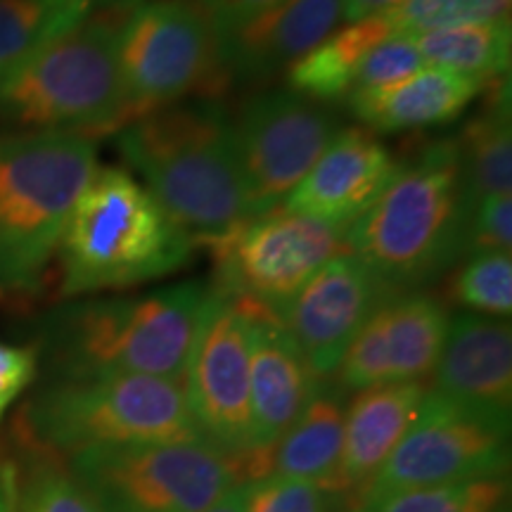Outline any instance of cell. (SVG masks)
I'll return each mask as SVG.
<instances>
[{"label": "cell", "instance_id": "cell-17", "mask_svg": "<svg viewBox=\"0 0 512 512\" xmlns=\"http://www.w3.org/2000/svg\"><path fill=\"white\" fill-rule=\"evenodd\" d=\"M432 392L510 427L512 330L508 320L472 311L448 320Z\"/></svg>", "mask_w": 512, "mask_h": 512}, {"label": "cell", "instance_id": "cell-10", "mask_svg": "<svg viewBox=\"0 0 512 512\" xmlns=\"http://www.w3.org/2000/svg\"><path fill=\"white\" fill-rule=\"evenodd\" d=\"M508 441L510 427L427 392L413 425L344 510H370L384 498L427 486L505 477Z\"/></svg>", "mask_w": 512, "mask_h": 512}, {"label": "cell", "instance_id": "cell-7", "mask_svg": "<svg viewBox=\"0 0 512 512\" xmlns=\"http://www.w3.org/2000/svg\"><path fill=\"white\" fill-rule=\"evenodd\" d=\"M124 22V19H121ZM121 22L98 17L57 38L0 81V119L24 133H91L128 124Z\"/></svg>", "mask_w": 512, "mask_h": 512}, {"label": "cell", "instance_id": "cell-38", "mask_svg": "<svg viewBox=\"0 0 512 512\" xmlns=\"http://www.w3.org/2000/svg\"><path fill=\"white\" fill-rule=\"evenodd\" d=\"M245 503H247V484L233 486L228 494H223L219 501L211 503L207 510L202 512H245Z\"/></svg>", "mask_w": 512, "mask_h": 512}, {"label": "cell", "instance_id": "cell-18", "mask_svg": "<svg viewBox=\"0 0 512 512\" xmlns=\"http://www.w3.org/2000/svg\"><path fill=\"white\" fill-rule=\"evenodd\" d=\"M394 171L392 152L368 128H347L332 138L283 209L347 230L382 195Z\"/></svg>", "mask_w": 512, "mask_h": 512}, {"label": "cell", "instance_id": "cell-9", "mask_svg": "<svg viewBox=\"0 0 512 512\" xmlns=\"http://www.w3.org/2000/svg\"><path fill=\"white\" fill-rule=\"evenodd\" d=\"M214 254V290L283 320L302 287L335 256L351 252L347 230L273 209L207 240Z\"/></svg>", "mask_w": 512, "mask_h": 512}, {"label": "cell", "instance_id": "cell-37", "mask_svg": "<svg viewBox=\"0 0 512 512\" xmlns=\"http://www.w3.org/2000/svg\"><path fill=\"white\" fill-rule=\"evenodd\" d=\"M17 472L15 467L0 460V512H15Z\"/></svg>", "mask_w": 512, "mask_h": 512}, {"label": "cell", "instance_id": "cell-5", "mask_svg": "<svg viewBox=\"0 0 512 512\" xmlns=\"http://www.w3.org/2000/svg\"><path fill=\"white\" fill-rule=\"evenodd\" d=\"M95 169L88 136L0 133V294L38 290Z\"/></svg>", "mask_w": 512, "mask_h": 512}, {"label": "cell", "instance_id": "cell-27", "mask_svg": "<svg viewBox=\"0 0 512 512\" xmlns=\"http://www.w3.org/2000/svg\"><path fill=\"white\" fill-rule=\"evenodd\" d=\"M510 484L505 477L467 479L403 491L363 512H505Z\"/></svg>", "mask_w": 512, "mask_h": 512}, {"label": "cell", "instance_id": "cell-16", "mask_svg": "<svg viewBox=\"0 0 512 512\" xmlns=\"http://www.w3.org/2000/svg\"><path fill=\"white\" fill-rule=\"evenodd\" d=\"M342 22V0H280L214 36L221 86L252 83L292 67Z\"/></svg>", "mask_w": 512, "mask_h": 512}, {"label": "cell", "instance_id": "cell-20", "mask_svg": "<svg viewBox=\"0 0 512 512\" xmlns=\"http://www.w3.org/2000/svg\"><path fill=\"white\" fill-rule=\"evenodd\" d=\"M425 394V382L382 384L358 392L344 415L342 456L320 486L347 505L413 425Z\"/></svg>", "mask_w": 512, "mask_h": 512}, {"label": "cell", "instance_id": "cell-24", "mask_svg": "<svg viewBox=\"0 0 512 512\" xmlns=\"http://www.w3.org/2000/svg\"><path fill=\"white\" fill-rule=\"evenodd\" d=\"M389 36L396 34L384 15L351 22V27L328 36L318 48L294 62L287 74V86L292 93L313 102L347 98L361 57Z\"/></svg>", "mask_w": 512, "mask_h": 512}, {"label": "cell", "instance_id": "cell-2", "mask_svg": "<svg viewBox=\"0 0 512 512\" xmlns=\"http://www.w3.org/2000/svg\"><path fill=\"white\" fill-rule=\"evenodd\" d=\"M211 285L178 283L143 297L81 299L41 320L53 380L150 375L183 382Z\"/></svg>", "mask_w": 512, "mask_h": 512}, {"label": "cell", "instance_id": "cell-21", "mask_svg": "<svg viewBox=\"0 0 512 512\" xmlns=\"http://www.w3.org/2000/svg\"><path fill=\"white\" fill-rule=\"evenodd\" d=\"M484 83L475 76L430 67L380 91H351L347 102L368 131L401 133L451 124L482 93Z\"/></svg>", "mask_w": 512, "mask_h": 512}, {"label": "cell", "instance_id": "cell-35", "mask_svg": "<svg viewBox=\"0 0 512 512\" xmlns=\"http://www.w3.org/2000/svg\"><path fill=\"white\" fill-rule=\"evenodd\" d=\"M188 3L195 5L200 15L207 19L211 34H221V31L238 27L249 17L273 8L280 0H188Z\"/></svg>", "mask_w": 512, "mask_h": 512}, {"label": "cell", "instance_id": "cell-31", "mask_svg": "<svg viewBox=\"0 0 512 512\" xmlns=\"http://www.w3.org/2000/svg\"><path fill=\"white\" fill-rule=\"evenodd\" d=\"M342 498L316 482L266 477L247 484L245 512H337Z\"/></svg>", "mask_w": 512, "mask_h": 512}, {"label": "cell", "instance_id": "cell-4", "mask_svg": "<svg viewBox=\"0 0 512 512\" xmlns=\"http://www.w3.org/2000/svg\"><path fill=\"white\" fill-rule=\"evenodd\" d=\"M62 297L121 290L188 264L192 238L124 169H95L64 223Z\"/></svg>", "mask_w": 512, "mask_h": 512}, {"label": "cell", "instance_id": "cell-23", "mask_svg": "<svg viewBox=\"0 0 512 512\" xmlns=\"http://www.w3.org/2000/svg\"><path fill=\"white\" fill-rule=\"evenodd\" d=\"M465 200L470 211L486 197L512 190L510 81L498 79L486 110L477 114L456 138Z\"/></svg>", "mask_w": 512, "mask_h": 512}, {"label": "cell", "instance_id": "cell-34", "mask_svg": "<svg viewBox=\"0 0 512 512\" xmlns=\"http://www.w3.org/2000/svg\"><path fill=\"white\" fill-rule=\"evenodd\" d=\"M38 351L31 347H12L0 342V420L17 396L34 382Z\"/></svg>", "mask_w": 512, "mask_h": 512}, {"label": "cell", "instance_id": "cell-8", "mask_svg": "<svg viewBox=\"0 0 512 512\" xmlns=\"http://www.w3.org/2000/svg\"><path fill=\"white\" fill-rule=\"evenodd\" d=\"M67 470L100 512H202L240 486L233 456L207 441L83 448Z\"/></svg>", "mask_w": 512, "mask_h": 512}, {"label": "cell", "instance_id": "cell-13", "mask_svg": "<svg viewBox=\"0 0 512 512\" xmlns=\"http://www.w3.org/2000/svg\"><path fill=\"white\" fill-rule=\"evenodd\" d=\"M200 437L223 456L252 451L249 411V311L211 287L183 377Z\"/></svg>", "mask_w": 512, "mask_h": 512}, {"label": "cell", "instance_id": "cell-30", "mask_svg": "<svg viewBox=\"0 0 512 512\" xmlns=\"http://www.w3.org/2000/svg\"><path fill=\"white\" fill-rule=\"evenodd\" d=\"M41 453L22 482L17 479L15 512H100L72 472L57 463L53 453Z\"/></svg>", "mask_w": 512, "mask_h": 512}, {"label": "cell", "instance_id": "cell-39", "mask_svg": "<svg viewBox=\"0 0 512 512\" xmlns=\"http://www.w3.org/2000/svg\"><path fill=\"white\" fill-rule=\"evenodd\" d=\"M102 5H138L140 0H100Z\"/></svg>", "mask_w": 512, "mask_h": 512}, {"label": "cell", "instance_id": "cell-14", "mask_svg": "<svg viewBox=\"0 0 512 512\" xmlns=\"http://www.w3.org/2000/svg\"><path fill=\"white\" fill-rule=\"evenodd\" d=\"M448 330L439 299L422 290L396 292L377 306L337 368L342 392L422 382L434 373Z\"/></svg>", "mask_w": 512, "mask_h": 512}, {"label": "cell", "instance_id": "cell-40", "mask_svg": "<svg viewBox=\"0 0 512 512\" xmlns=\"http://www.w3.org/2000/svg\"><path fill=\"white\" fill-rule=\"evenodd\" d=\"M505 512H508V510H505Z\"/></svg>", "mask_w": 512, "mask_h": 512}, {"label": "cell", "instance_id": "cell-32", "mask_svg": "<svg viewBox=\"0 0 512 512\" xmlns=\"http://www.w3.org/2000/svg\"><path fill=\"white\" fill-rule=\"evenodd\" d=\"M420 69H425V60L415 46V38L403 34L389 36L361 57L351 91H380L411 79Z\"/></svg>", "mask_w": 512, "mask_h": 512}, {"label": "cell", "instance_id": "cell-1", "mask_svg": "<svg viewBox=\"0 0 512 512\" xmlns=\"http://www.w3.org/2000/svg\"><path fill=\"white\" fill-rule=\"evenodd\" d=\"M117 150L185 233L204 242L249 221L233 119L219 100H181L143 114Z\"/></svg>", "mask_w": 512, "mask_h": 512}, {"label": "cell", "instance_id": "cell-36", "mask_svg": "<svg viewBox=\"0 0 512 512\" xmlns=\"http://www.w3.org/2000/svg\"><path fill=\"white\" fill-rule=\"evenodd\" d=\"M403 0H342V19L347 22H361V19L382 15V12L396 8Z\"/></svg>", "mask_w": 512, "mask_h": 512}, {"label": "cell", "instance_id": "cell-29", "mask_svg": "<svg viewBox=\"0 0 512 512\" xmlns=\"http://www.w3.org/2000/svg\"><path fill=\"white\" fill-rule=\"evenodd\" d=\"M382 15L394 34L418 36L434 29L505 22L510 19V0H403Z\"/></svg>", "mask_w": 512, "mask_h": 512}, {"label": "cell", "instance_id": "cell-11", "mask_svg": "<svg viewBox=\"0 0 512 512\" xmlns=\"http://www.w3.org/2000/svg\"><path fill=\"white\" fill-rule=\"evenodd\" d=\"M119 67L128 124L204 86H221L214 36L188 0H152L128 12L119 31Z\"/></svg>", "mask_w": 512, "mask_h": 512}, {"label": "cell", "instance_id": "cell-19", "mask_svg": "<svg viewBox=\"0 0 512 512\" xmlns=\"http://www.w3.org/2000/svg\"><path fill=\"white\" fill-rule=\"evenodd\" d=\"M245 304L249 311V411L254 451L271 448L283 439L323 380L313 373L283 320L259 306Z\"/></svg>", "mask_w": 512, "mask_h": 512}, {"label": "cell", "instance_id": "cell-12", "mask_svg": "<svg viewBox=\"0 0 512 512\" xmlns=\"http://www.w3.org/2000/svg\"><path fill=\"white\" fill-rule=\"evenodd\" d=\"M235 150L245 178L249 219L280 209L339 133L328 107L287 91L245 102L233 121Z\"/></svg>", "mask_w": 512, "mask_h": 512}, {"label": "cell", "instance_id": "cell-3", "mask_svg": "<svg viewBox=\"0 0 512 512\" xmlns=\"http://www.w3.org/2000/svg\"><path fill=\"white\" fill-rule=\"evenodd\" d=\"M463 171L456 138L427 143L347 228L351 254L394 292L432 285L467 256Z\"/></svg>", "mask_w": 512, "mask_h": 512}, {"label": "cell", "instance_id": "cell-26", "mask_svg": "<svg viewBox=\"0 0 512 512\" xmlns=\"http://www.w3.org/2000/svg\"><path fill=\"white\" fill-rule=\"evenodd\" d=\"M413 38L422 60L430 62L432 67L475 76L479 81L503 79V76L510 74V19L491 24L434 29Z\"/></svg>", "mask_w": 512, "mask_h": 512}, {"label": "cell", "instance_id": "cell-28", "mask_svg": "<svg viewBox=\"0 0 512 512\" xmlns=\"http://www.w3.org/2000/svg\"><path fill=\"white\" fill-rule=\"evenodd\" d=\"M451 297L472 313L508 320L512 313L510 252L467 254L451 280Z\"/></svg>", "mask_w": 512, "mask_h": 512}, {"label": "cell", "instance_id": "cell-25", "mask_svg": "<svg viewBox=\"0 0 512 512\" xmlns=\"http://www.w3.org/2000/svg\"><path fill=\"white\" fill-rule=\"evenodd\" d=\"M91 0H0V81L83 24Z\"/></svg>", "mask_w": 512, "mask_h": 512}, {"label": "cell", "instance_id": "cell-6", "mask_svg": "<svg viewBox=\"0 0 512 512\" xmlns=\"http://www.w3.org/2000/svg\"><path fill=\"white\" fill-rule=\"evenodd\" d=\"M27 441L72 456L83 448L204 441L183 382L150 375L53 380L22 411Z\"/></svg>", "mask_w": 512, "mask_h": 512}, {"label": "cell", "instance_id": "cell-22", "mask_svg": "<svg viewBox=\"0 0 512 512\" xmlns=\"http://www.w3.org/2000/svg\"><path fill=\"white\" fill-rule=\"evenodd\" d=\"M344 415V392L323 380L302 415L283 439L271 446L268 477L323 484L342 456Z\"/></svg>", "mask_w": 512, "mask_h": 512}, {"label": "cell", "instance_id": "cell-15", "mask_svg": "<svg viewBox=\"0 0 512 512\" xmlns=\"http://www.w3.org/2000/svg\"><path fill=\"white\" fill-rule=\"evenodd\" d=\"M392 294H396L392 287L384 285L356 254L344 252L302 287L283 323L313 373L325 380L337 373L351 342Z\"/></svg>", "mask_w": 512, "mask_h": 512}, {"label": "cell", "instance_id": "cell-33", "mask_svg": "<svg viewBox=\"0 0 512 512\" xmlns=\"http://www.w3.org/2000/svg\"><path fill=\"white\" fill-rule=\"evenodd\" d=\"M512 247V200L510 195L486 197L467 219V254L510 252Z\"/></svg>", "mask_w": 512, "mask_h": 512}]
</instances>
